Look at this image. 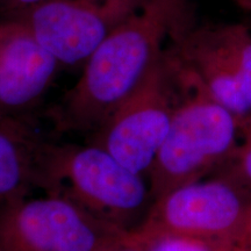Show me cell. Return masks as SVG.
<instances>
[{
    "instance_id": "cell-3",
    "label": "cell",
    "mask_w": 251,
    "mask_h": 251,
    "mask_svg": "<svg viewBox=\"0 0 251 251\" xmlns=\"http://www.w3.org/2000/svg\"><path fill=\"white\" fill-rule=\"evenodd\" d=\"M170 55L178 99L170 129L148 176L153 200L227 164L241 137V118L213 99L171 50Z\"/></svg>"
},
{
    "instance_id": "cell-15",
    "label": "cell",
    "mask_w": 251,
    "mask_h": 251,
    "mask_svg": "<svg viewBox=\"0 0 251 251\" xmlns=\"http://www.w3.org/2000/svg\"><path fill=\"white\" fill-rule=\"evenodd\" d=\"M237 251H247V250L246 249H238Z\"/></svg>"
},
{
    "instance_id": "cell-1",
    "label": "cell",
    "mask_w": 251,
    "mask_h": 251,
    "mask_svg": "<svg viewBox=\"0 0 251 251\" xmlns=\"http://www.w3.org/2000/svg\"><path fill=\"white\" fill-rule=\"evenodd\" d=\"M187 0H146L93 51L50 113L56 130L92 136L142 85L165 43L190 27Z\"/></svg>"
},
{
    "instance_id": "cell-2",
    "label": "cell",
    "mask_w": 251,
    "mask_h": 251,
    "mask_svg": "<svg viewBox=\"0 0 251 251\" xmlns=\"http://www.w3.org/2000/svg\"><path fill=\"white\" fill-rule=\"evenodd\" d=\"M36 187L64 198L94 218L131 234L153 203L148 178L93 142L39 141Z\"/></svg>"
},
{
    "instance_id": "cell-9",
    "label": "cell",
    "mask_w": 251,
    "mask_h": 251,
    "mask_svg": "<svg viewBox=\"0 0 251 251\" xmlns=\"http://www.w3.org/2000/svg\"><path fill=\"white\" fill-rule=\"evenodd\" d=\"M61 68L24 21L0 23V124L31 128V114Z\"/></svg>"
},
{
    "instance_id": "cell-13",
    "label": "cell",
    "mask_w": 251,
    "mask_h": 251,
    "mask_svg": "<svg viewBox=\"0 0 251 251\" xmlns=\"http://www.w3.org/2000/svg\"><path fill=\"white\" fill-rule=\"evenodd\" d=\"M47 1L48 0H0V12L6 17L5 20H17Z\"/></svg>"
},
{
    "instance_id": "cell-14",
    "label": "cell",
    "mask_w": 251,
    "mask_h": 251,
    "mask_svg": "<svg viewBox=\"0 0 251 251\" xmlns=\"http://www.w3.org/2000/svg\"><path fill=\"white\" fill-rule=\"evenodd\" d=\"M234 2L241 11L251 13V0H234Z\"/></svg>"
},
{
    "instance_id": "cell-12",
    "label": "cell",
    "mask_w": 251,
    "mask_h": 251,
    "mask_svg": "<svg viewBox=\"0 0 251 251\" xmlns=\"http://www.w3.org/2000/svg\"><path fill=\"white\" fill-rule=\"evenodd\" d=\"M144 251H237L241 248L184 236H163L149 241L141 248Z\"/></svg>"
},
{
    "instance_id": "cell-10",
    "label": "cell",
    "mask_w": 251,
    "mask_h": 251,
    "mask_svg": "<svg viewBox=\"0 0 251 251\" xmlns=\"http://www.w3.org/2000/svg\"><path fill=\"white\" fill-rule=\"evenodd\" d=\"M40 137L29 127L0 124V206L36 187V151Z\"/></svg>"
},
{
    "instance_id": "cell-11",
    "label": "cell",
    "mask_w": 251,
    "mask_h": 251,
    "mask_svg": "<svg viewBox=\"0 0 251 251\" xmlns=\"http://www.w3.org/2000/svg\"><path fill=\"white\" fill-rule=\"evenodd\" d=\"M226 165H230V170L224 176L251 188V112L241 118L240 142Z\"/></svg>"
},
{
    "instance_id": "cell-5",
    "label": "cell",
    "mask_w": 251,
    "mask_h": 251,
    "mask_svg": "<svg viewBox=\"0 0 251 251\" xmlns=\"http://www.w3.org/2000/svg\"><path fill=\"white\" fill-rule=\"evenodd\" d=\"M128 234L64 198H20L0 206V251H121Z\"/></svg>"
},
{
    "instance_id": "cell-4",
    "label": "cell",
    "mask_w": 251,
    "mask_h": 251,
    "mask_svg": "<svg viewBox=\"0 0 251 251\" xmlns=\"http://www.w3.org/2000/svg\"><path fill=\"white\" fill-rule=\"evenodd\" d=\"M163 236L226 243L251 251V188L227 176L183 185L153 200L148 215L128 235L130 251Z\"/></svg>"
},
{
    "instance_id": "cell-6",
    "label": "cell",
    "mask_w": 251,
    "mask_h": 251,
    "mask_svg": "<svg viewBox=\"0 0 251 251\" xmlns=\"http://www.w3.org/2000/svg\"><path fill=\"white\" fill-rule=\"evenodd\" d=\"M177 99L176 69L166 50L142 85L91 136L90 142L148 178L170 129Z\"/></svg>"
},
{
    "instance_id": "cell-7",
    "label": "cell",
    "mask_w": 251,
    "mask_h": 251,
    "mask_svg": "<svg viewBox=\"0 0 251 251\" xmlns=\"http://www.w3.org/2000/svg\"><path fill=\"white\" fill-rule=\"evenodd\" d=\"M171 51L213 99L237 117L251 112V29L243 24L193 27L172 41Z\"/></svg>"
},
{
    "instance_id": "cell-8",
    "label": "cell",
    "mask_w": 251,
    "mask_h": 251,
    "mask_svg": "<svg viewBox=\"0 0 251 251\" xmlns=\"http://www.w3.org/2000/svg\"><path fill=\"white\" fill-rule=\"evenodd\" d=\"M146 0H48L24 21L61 67H83L113 30Z\"/></svg>"
}]
</instances>
